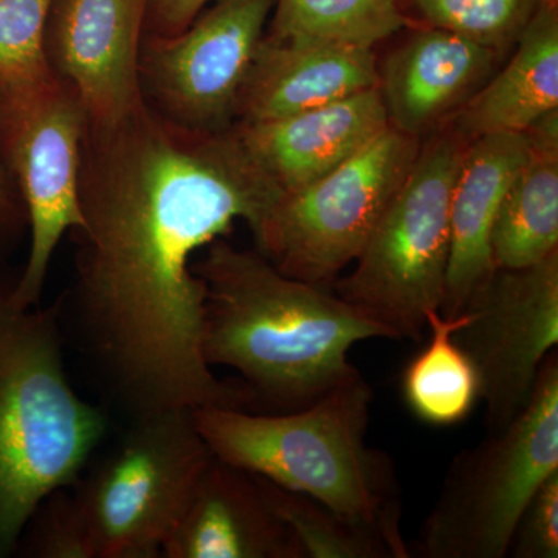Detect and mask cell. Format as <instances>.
Here are the masks:
<instances>
[{"mask_svg":"<svg viewBox=\"0 0 558 558\" xmlns=\"http://www.w3.org/2000/svg\"><path fill=\"white\" fill-rule=\"evenodd\" d=\"M236 126H182L148 101L83 140L75 279L58 301L102 392L128 418L256 402L202 351L205 288L194 255L236 220L259 229L281 199Z\"/></svg>","mask_w":558,"mask_h":558,"instance_id":"cell-1","label":"cell"},{"mask_svg":"<svg viewBox=\"0 0 558 558\" xmlns=\"http://www.w3.org/2000/svg\"><path fill=\"white\" fill-rule=\"evenodd\" d=\"M194 260L205 288L202 351L238 371L259 402L310 405L359 373L349 349L391 339L384 326L330 293L281 274L260 255L219 238Z\"/></svg>","mask_w":558,"mask_h":558,"instance_id":"cell-2","label":"cell"},{"mask_svg":"<svg viewBox=\"0 0 558 558\" xmlns=\"http://www.w3.org/2000/svg\"><path fill=\"white\" fill-rule=\"evenodd\" d=\"M371 403L373 389L357 373L288 414L227 407L191 411L213 457L322 502L380 534L398 558H409L395 465L366 444Z\"/></svg>","mask_w":558,"mask_h":558,"instance_id":"cell-3","label":"cell"},{"mask_svg":"<svg viewBox=\"0 0 558 558\" xmlns=\"http://www.w3.org/2000/svg\"><path fill=\"white\" fill-rule=\"evenodd\" d=\"M0 271V558L47 495L75 483L108 435V416L73 388L58 303L21 307Z\"/></svg>","mask_w":558,"mask_h":558,"instance_id":"cell-4","label":"cell"},{"mask_svg":"<svg viewBox=\"0 0 558 558\" xmlns=\"http://www.w3.org/2000/svg\"><path fill=\"white\" fill-rule=\"evenodd\" d=\"M468 140L453 128L422 143L413 168L336 293L384 326L392 340L421 341L440 312L450 258V204Z\"/></svg>","mask_w":558,"mask_h":558,"instance_id":"cell-5","label":"cell"},{"mask_svg":"<svg viewBox=\"0 0 558 558\" xmlns=\"http://www.w3.org/2000/svg\"><path fill=\"white\" fill-rule=\"evenodd\" d=\"M558 470V355L539 368L526 409L451 462L421 527L424 558H506L521 513Z\"/></svg>","mask_w":558,"mask_h":558,"instance_id":"cell-6","label":"cell"},{"mask_svg":"<svg viewBox=\"0 0 558 558\" xmlns=\"http://www.w3.org/2000/svg\"><path fill=\"white\" fill-rule=\"evenodd\" d=\"M213 459L193 411L130 417V425L70 486L95 558H157Z\"/></svg>","mask_w":558,"mask_h":558,"instance_id":"cell-7","label":"cell"},{"mask_svg":"<svg viewBox=\"0 0 558 558\" xmlns=\"http://www.w3.org/2000/svg\"><path fill=\"white\" fill-rule=\"evenodd\" d=\"M421 138L388 128L351 159L284 194L253 231L260 255L311 284L336 281L359 258L421 150Z\"/></svg>","mask_w":558,"mask_h":558,"instance_id":"cell-8","label":"cell"},{"mask_svg":"<svg viewBox=\"0 0 558 558\" xmlns=\"http://www.w3.org/2000/svg\"><path fill=\"white\" fill-rule=\"evenodd\" d=\"M87 117L53 76L47 83L0 94V157L20 191L31 230V252L13 299L38 306L58 245L83 226L80 171Z\"/></svg>","mask_w":558,"mask_h":558,"instance_id":"cell-9","label":"cell"},{"mask_svg":"<svg viewBox=\"0 0 558 558\" xmlns=\"http://www.w3.org/2000/svg\"><path fill=\"white\" fill-rule=\"evenodd\" d=\"M274 7L275 0H216L178 35H146L140 50L145 100L191 130H231Z\"/></svg>","mask_w":558,"mask_h":558,"instance_id":"cell-10","label":"cell"},{"mask_svg":"<svg viewBox=\"0 0 558 558\" xmlns=\"http://www.w3.org/2000/svg\"><path fill=\"white\" fill-rule=\"evenodd\" d=\"M464 312L454 340L478 373L487 433L501 432L526 409L558 347V252L524 269H495Z\"/></svg>","mask_w":558,"mask_h":558,"instance_id":"cell-11","label":"cell"},{"mask_svg":"<svg viewBox=\"0 0 558 558\" xmlns=\"http://www.w3.org/2000/svg\"><path fill=\"white\" fill-rule=\"evenodd\" d=\"M150 0H53L46 27L51 72L80 101L89 126L138 108L140 50Z\"/></svg>","mask_w":558,"mask_h":558,"instance_id":"cell-12","label":"cell"},{"mask_svg":"<svg viewBox=\"0 0 558 558\" xmlns=\"http://www.w3.org/2000/svg\"><path fill=\"white\" fill-rule=\"evenodd\" d=\"M167 558H304L258 475L213 457L165 542Z\"/></svg>","mask_w":558,"mask_h":558,"instance_id":"cell-13","label":"cell"},{"mask_svg":"<svg viewBox=\"0 0 558 558\" xmlns=\"http://www.w3.org/2000/svg\"><path fill=\"white\" fill-rule=\"evenodd\" d=\"M499 60L501 54L442 28L414 33L379 70L389 126L417 138L442 130Z\"/></svg>","mask_w":558,"mask_h":558,"instance_id":"cell-14","label":"cell"},{"mask_svg":"<svg viewBox=\"0 0 558 558\" xmlns=\"http://www.w3.org/2000/svg\"><path fill=\"white\" fill-rule=\"evenodd\" d=\"M252 159L284 194L328 175L388 130L379 87L270 121L234 124Z\"/></svg>","mask_w":558,"mask_h":558,"instance_id":"cell-15","label":"cell"},{"mask_svg":"<svg viewBox=\"0 0 558 558\" xmlns=\"http://www.w3.org/2000/svg\"><path fill=\"white\" fill-rule=\"evenodd\" d=\"M373 47L264 36L240 98V124L284 119L379 87ZM236 123V124H238Z\"/></svg>","mask_w":558,"mask_h":558,"instance_id":"cell-16","label":"cell"},{"mask_svg":"<svg viewBox=\"0 0 558 558\" xmlns=\"http://www.w3.org/2000/svg\"><path fill=\"white\" fill-rule=\"evenodd\" d=\"M524 132L472 140L459 168L450 204V258L440 314L459 317L494 274L490 234L499 205L527 159Z\"/></svg>","mask_w":558,"mask_h":558,"instance_id":"cell-17","label":"cell"},{"mask_svg":"<svg viewBox=\"0 0 558 558\" xmlns=\"http://www.w3.org/2000/svg\"><path fill=\"white\" fill-rule=\"evenodd\" d=\"M515 53L450 120L462 138L524 132L558 108V3L543 0Z\"/></svg>","mask_w":558,"mask_h":558,"instance_id":"cell-18","label":"cell"},{"mask_svg":"<svg viewBox=\"0 0 558 558\" xmlns=\"http://www.w3.org/2000/svg\"><path fill=\"white\" fill-rule=\"evenodd\" d=\"M490 234L495 269H524L558 252V138L529 135Z\"/></svg>","mask_w":558,"mask_h":558,"instance_id":"cell-19","label":"cell"},{"mask_svg":"<svg viewBox=\"0 0 558 558\" xmlns=\"http://www.w3.org/2000/svg\"><path fill=\"white\" fill-rule=\"evenodd\" d=\"M469 322V314L446 317L429 312V340L403 373L407 405L421 421L449 427L469 416L480 400V379L454 333Z\"/></svg>","mask_w":558,"mask_h":558,"instance_id":"cell-20","label":"cell"},{"mask_svg":"<svg viewBox=\"0 0 558 558\" xmlns=\"http://www.w3.org/2000/svg\"><path fill=\"white\" fill-rule=\"evenodd\" d=\"M269 38L374 47L407 25L400 0H275Z\"/></svg>","mask_w":558,"mask_h":558,"instance_id":"cell-21","label":"cell"},{"mask_svg":"<svg viewBox=\"0 0 558 558\" xmlns=\"http://www.w3.org/2000/svg\"><path fill=\"white\" fill-rule=\"evenodd\" d=\"M267 497L295 535L304 558H398L387 539L306 495L263 478Z\"/></svg>","mask_w":558,"mask_h":558,"instance_id":"cell-22","label":"cell"},{"mask_svg":"<svg viewBox=\"0 0 558 558\" xmlns=\"http://www.w3.org/2000/svg\"><path fill=\"white\" fill-rule=\"evenodd\" d=\"M429 27L442 28L498 54L519 43L543 0H413Z\"/></svg>","mask_w":558,"mask_h":558,"instance_id":"cell-23","label":"cell"},{"mask_svg":"<svg viewBox=\"0 0 558 558\" xmlns=\"http://www.w3.org/2000/svg\"><path fill=\"white\" fill-rule=\"evenodd\" d=\"M53 0H0V94L32 89L53 78L46 27Z\"/></svg>","mask_w":558,"mask_h":558,"instance_id":"cell-24","label":"cell"},{"mask_svg":"<svg viewBox=\"0 0 558 558\" xmlns=\"http://www.w3.org/2000/svg\"><path fill=\"white\" fill-rule=\"evenodd\" d=\"M17 553L28 558H95L94 542L72 488L51 492L32 513Z\"/></svg>","mask_w":558,"mask_h":558,"instance_id":"cell-25","label":"cell"},{"mask_svg":"<svg viewBox=\"0 0 558 558\" xmlns=\"http://www.w3.org/2000/svg\"><path fill=\"white\" fill-rule=\"evenodd\" d=\"M509 556L558 557V470L537 488L521 513L510 543Z\"/></svg>","mask_w":558,"mask_h":558,"instance_id":"cell-26","label":"cell"},{"mask_svg":"<svg viewBox=\"0 0 558 558\" xmlns=\"http://www.w3.org/2000/svg\"><path fill=\"white\" fill-rule=\"evenodd\" d=\"M209 0H150L145 27L148 35L172 36L185 31Z\"/></svg>","mask_w":558,"mask_h":558,"instance_id":"cell-27","label":"cell"},{"mask_svg":"<svg viewBox=\"0 0 558 558\" xmlns=\"http://www.w3.org/2000/svg\"><path fill=\"white\" fill-rule=\"evenodd\" d=\"M25 227H28L27 213L20 191L0 157V245L16 241Z\"/></svg>","mask_w":558,"mask_h":558,"instance_id":"cell-28","label":"cell"}]
</instances>
